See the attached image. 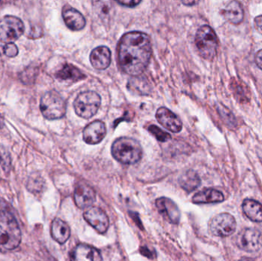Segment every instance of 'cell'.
Returning <instances> with one entry per match:
<instances>
[{"instance_id": "obj_1", "label": "cell", "mask_w": 262, "mask_h": 261, "mask_svg": "<svg viewBox=\"0 0 262 261\" xmlns=\"http://www.w3.org/2000/svg\"><path fill=\"white\" fill-rule=\"evenodd\" d=\"M152 55L150 38L141 32H130L123 35L118 47V61L127 75L137 76L144 72Z\"/></svg>"}, {"instance_id": "obj_2", "label": "cell", "mask_w": 262, "mask_h": 261, "mask_svg": "<svg viewBox=\"0 0 262 261\" xmlns=\"http://www.w3.org/2000/svg\"><path fill=\"white\" fill-rule=\"evenodd\" d=\"M21 240L18 222L11 213L0 211V251L9 252L16 249Z\"/></svg>"}, {"instance_id": "obj_3", "label": "cell", "mask_w": 262, "mask_h": 261, "mask_svg": "<svg viewBox=\"0 0 262 261\" xmlns=\"http://www.w3.org/2000/svg\"><path fill=\"white\" fill-rule=\"evenodd\" d=\"M113 157L121 163L131 165L138 162L143 156L140 143L129 137H120L112 144Z\"/></svg>"}, {"instance_id": "obj_4", "label": "cell", "mask_w": 262, "mask_h": 261, "mask_svg": "<svg viewBox=\"0 0 262 261\" xmlns=\"http://www.w3.org/2000/svg\"><path fill=\"white\" fill-rule=\"evenodd\" d=\"M195 41L199 53L203 58L212 61L215 58L218 48V38L210 26L200 27L196 32Z\"/></svg>"}, {"instance_id": "obj_5", "label": "cell", "mask_w": 262, "mask_h": 261, "mask_svg": "<svg viewBox=\"0 0 262 261\" xmlns=\"http://www.w3.org/2000/svg\"><path fill=\"white\" fill-rule=\"evenodd\" d=\"M40 109L46 119L51 121L61 119L66 115V103L58 92L52 90L43 95Z\"/></svg>"}, {"instance_id": "obj_6", "label": "cell", "mask_w": 262, "mask_h": 261, "mask_svg": "<svg viewBox=\"0 0 262 261\" xmlns=\"http://www.w3.org/2000/svg\"><path fill=\"white\" fill-rule=\"evenodd\" d=\"M101 98L95 91H84L79 93L74 102L75 113L80 117L90 119L101 107Z\"/></svg>"}, {"instance_id": "obj_7", "label": "cell", "mask_w": 262, "mask_h": 261, "mask_svg": "<svg viewBox=\"0 0 262 261\" xmlns=\"http://www.w3.org/2000/svg\"><path fill=\"white\" fill-rule=\"evenodd\" d=\"M24 24L20 18L6 15L0 19V41L4 43L16 41L24 32Z\"/></svg>"}, {"instance_id": "obj_8", "label": "cell", "mask_w": 262, "mask_h": 261, "mask_svg": "<svg viewBox=\"0 0 262 261\" xmlns=\"http://www.w3.org/2000/svg\"><path fill=\"white\" fill-rule=\"evenodd\" d=\"M235 218L228 213L217 215L209 222V229L212 235L217 237H229L236 230Z\"/></svg>"}, {"instance_id": "obj_9", "label": "cell", "mask_w": 262, "mask_h": 261, "mask_svg": "<svg viewBox=\"0 0 262 261\" xmlns=\"http://www.w3.org/2000/svg\"><path fill=\"white\" fill-rule=\"evenodd\" d=\"M237 245L248 253H255L262 248V234L253 228L243 229L237 236Z\"/></svg>"}, {"instance_id": "obj_10", "label": "cell", "mask_w": 262, "mask_h": 261, "mask_svg": "<svg viewBox=\"0 0 262 261\" xmlns=\"http://www.w3.org/2000/svg\"><path fill=\"white\" fill-rule=\"evenodd\" d=\"M157 211L169 223L177 225L180 222V211L177 204L166 197L157 199L155 202Z\"/></svg>"}, {"instance_id": "obj_11", "label": "cell", "mask_w": 262, "mask_h": 261, "mask_svg": "<svg viewBox=\"0 0 262 261\" xmlns=\"http://www.w3.org/2000/svg\"><path fill=\"white\" fill-rule=\"evenodd\" d=\"M86 222L101 234H104L109 228V219L106 213L98 207H92L84 213Z\"/></svg>"}, {"instance_id": "obj_12", "label": "cell", "mask_w": 262, "mask_h": 261, "mask_svg": "<svg viewBox=\"0 0 262 261\" xmlns=\"http://www.w3.org/2000/svg\"><path fill=\"white\" fill-rule=\"evenodd\" d=\"M156 118L160 125L172 133H179L183 129L181 120L166 107H160L156 113Z\"/></svg>"}, {"instance_id": "obj_13", "label": "cell", "mask_w": 262, "mask_h": 261, "mask_svg": "<svg viewBox=\"0 0 262 261\" xmlns=\"http://www.w3.org/2000/svg\"><path fill=\"white\" fill-rule=\"evenodd\" d=\"M107 129L105 124L101 121H95L89 124L83 131V139L86 144L95 145L105 137Z\"/></svg>"}, {"instance_id": "obj_14", "label": "cell", "mask_w": 262, "mask_h": 261, "mask_svg": "<svg viewBox=\"0 0 262 261\" xmlns=\"http://www.w3.org/2000/svg\"><path fill=\"white\" fill-rule=\"evenodd\" d=\"M74 199L77 206L81 209L90 208L96 199V195L92 187L81 183L77 185L74 193Z\"/></svg>"}, {"instance_id": "obj_15", "label": "cell", "mask_w": 262, "mask_h": 261, "mask_svg": "<svg viewBox=\"0 0 262 261\" xmlns=\"http://www.w3.org/2000/svg\"><path fill=\"white\" fill-rule=\"evenodd\" d=\"M62 17L64 23L72 31H80L84 29L86 20L84 15L74 8L66 6L63 8Z\"/></svg>"}, {"instance_id": "obj_16", "label": "cell", "mask_w": 262, "mask_h": 261, "mask_svg": "<svg viewBox=\"0 0 262 261\" xmlns=\"http://www.w3.org/2000/svg\"><path fill=\"white\" fill-rule=\"evenodd\" d=\"M92 66L97 70H105L112 62V52L105 46H99L92 51L90 55Z\"/></svg>"}, {"instance_id": "obj_17", "label": "cell", "mask_w": 262, "mask_h": 261, "mask_svg": "<svg viewBox=\"0 0 262 261\" xmlns=\"http://www.w3.org/2000/svg\"><path fill=\"white\" fill-rule=\"evenodd\" d=\"M71 259L73 260H102L101 253L94 247L87 245H78L71 253Z\"/></svg>"}, {"instance_id": "obj_18", "label": "cell", "mask_w": 262, "mask_h": 261, "mask_svg": "<svg viewBox=\"0 0 262 261\" xmlns=\"http://www.w3.org/2000/svg\"><path fill=\"white\" fill-rule=\"evenodd\" d=\"M223 193L214 188H206L197 193L192 197V202L195 204L219 203L224 201Z\"/></svg>"}, {"instance_id": "obj_19", "label": "cell", "mask_w": 262, "mask_h": 261, "mask_svg": "<svg viewBox=\"0 0 262 261\" xmlns=\"http://www.w3.org/2000/svg\"><path fill=\"white\" fill-rule=\"evenodd\" d=\"M223 15L231 24L239 25L244 19V9L239 2L233 0L226 6L223 11Z\"/></svg>"}, {"instance_id": "obj_20", "label": "cell", "mask_w": 262, "mask_h": 261, "mask_svg": "<svg viewBox=\"0 0 262 261\" xmlns=\"http://www.w3.org/2000/svg\"><path fill=\"white\" fill-rule=\"evenodd\" d=\"M51 234L55 242H58L60 245H63L70 238V228L64 221L59 219H55L51 227Z\"/></svg>"}, {"instance_id": "obj_21", "label": "cell", "mask_w": 262, "mask_h": 261, "mask_svg": "<svg viewBox=\"0 0 262 261\" xmlns=\"http://www.w3.org/2000/svg\"><path fill=\"white\" fill-rule=\"evenodd\" d=\"M179 182H180V186L185 191L189 193L196 189L200 186L201 180H200V176L193 170H187L179 178Z\"/></svg>"}, {"instance_id": "obj_22", "label": "cell", "mask_w": 262, "mask_h": 261, "mask_svg": "<svg viewBox=\"0 0 262 261\" xmlns=\"http://www.w3.org/2000/svg\"><path fill=\"white\" fill-rule=\"evenodd\" d=\"M245 215L254 222H262V205L257 201L246 199L243 203Z\"/></svg>"}, {"instance_id": "obj_23", "label": "cell", "mask_w": 262, "mask_h": 261, "mask_svg": "<svg viewBox=\"0 0 262 261\" xmlns=\"http://www.w3.org/2000/svg\"><path fill=\"white\" fill-rule=\"evenodd\" d=\"M56 78L64 81H78L84 78V74L72 64H66L56 73Z\"/></svg>"}, {"instance_id": "obj_24", "label": "cell", "mask_w": 262, "mask_h": 261, "mask_svg": "<svg viewBox=\"0 0 262 261\" xmlns=\"http://www.w3.org/2000/svg\"><path fill=\"white\" fill-rule=\"evenodd\" d=\"M230 87L236 99L241 103L247 102L250 99L249 87L241 80L233 78L231 81Z\"/></svg>"}, {"instance_id": "obj_25", "label": "cell", "mask_w": 262, "mask_h": 261, "mask_svg": "<svg viewBox=\"0 0 262 261\" xmlns=\"http://www.w3.org/2000/svg\"><path fill=\"white\" fill-rule=\"evenodd\" d=\"M28 189L32 193H38L43 188V181L38 176H31L28 181Z\"/></svg>"}, {"instance_id": "obj_26", "label": "cell", "mask_w": 262, "mask_h": 261, "mask_svg": "<svg viewBox=\"0 0 262 261\" xmlns=\"http://www.w3.org/2000/svg\"><path fill=\"white\" fill-rule=\"evenodd\" d=\"M148 130H149V132H150L151 134L155 136L157 140L160 141V142H166L171 138V136L169 133L163 131L162 129L159 128L157 126H149L148 127Z\"/></svg>"}, {"instance_id": "obj_27", "label": "cell", "mask_w": 262, "mask_h": 261, "mask_svg": "<svg viewBox=\"0 0 262 261\" xmlns=\"http://www.w3.org/2000/svg\"><path fill=\"white\" fill-rule=\"evenodd\" d=\"M219 112H220L221 116H223V120L226 121V124L229 126H234V123L235 122V117L233 115L230 113L229 110L223 106L220 105L218 108Z\"/></svg>"}, {"instance_id": "obj_28", "label": "cell", "mask_w": 262, "mask_h": 261, "mask_svg": "<svg viewBox=\"0 0 262 261\" xmlns=\"http://www.w3.org/2000/svg\"><path fill=\"white\" fill-rule=\"evenodd\" d=\"M3 52H4L5 55L9 58H14L18 53V48L13 42L6 43Z\"/></svg>"}, {"instance_id": "obj_29", "label": "cell", "mask_w": 262, "mask_h": 261, "mask_svg": "<svg viewBox=\"0 0 262 261\" xmlns=\"http://www.w3.org/2000/svg\"><path fill=\"white\" fill-rule=\"evenodd\" d=\"M116 1L122 6L134 7V6H137L142 0H116Z\"/></svg>"}, {"instance_id": "obj_30", "label": "cell", "mask_w": 262, "mask_h": 261, "mask_svg": "<svg viewBox=\"0 0 262 261\" xmlns=\"http://www.w3.org/2000/svg\"><path fill=\"white\" fill-rule=\"evenodd\" d=\"M254 23H255V27L256 30L262 35V15L257 16L255 18Z\"/></svg>"}, {"instance_id": "obj_31", "label": "cell", "mask_w": 262, "mask_h": 261, "mask_svg": "<svg viewBox=\"0 0 262 261\" xmlns=\"http://www.w3.org/2000/svg\"><path fill=\"white\" fill-rule=\"evenodd\" d=\"M255 60L257 66L262 70V49L257 52L256 55H255Z\"/></svg>"}, {"instance_id": "obj_32", "label": "cell", "mask_w": 262, "mask_h": 261, "mask_svg": "<svg viewBox=\"0 0 262 261\" xmlns=\"http://www.w3.org/2000/svg\"><path fill=\"white\" fill-rule=\"evenodd\" d=\"M181 1L185 6H192L197 4L200 2V0H181Z\"/></svg>"}]
</instances>
